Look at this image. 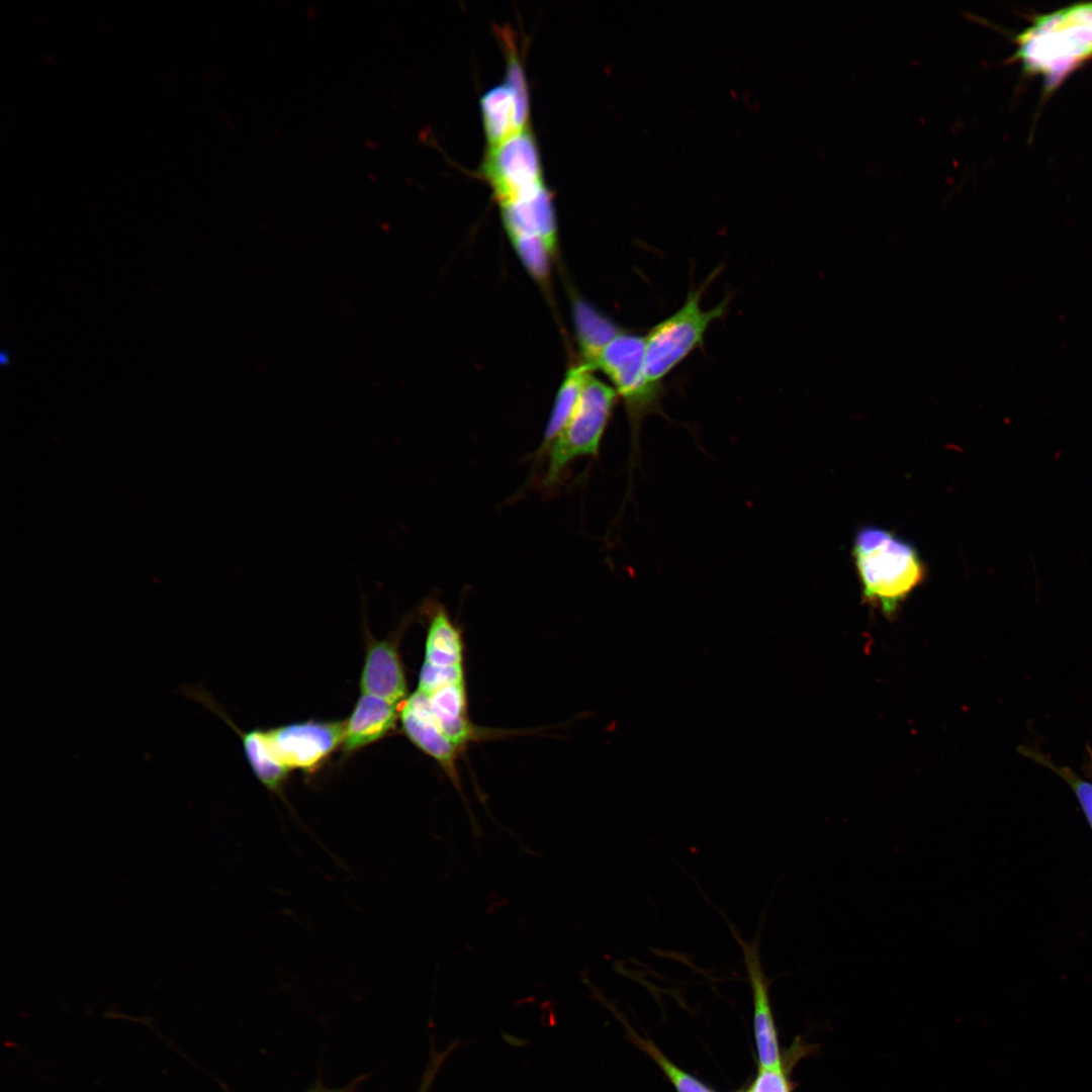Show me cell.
<instances>
[{"mask_svg":"<svg viewBox=\"0 0 1092 1092\" xmlns=\"http://www.w3.org/2000/svg\"><path fill=\"white\" fill-rule=\"evenodd\" d=\"M1083 770L1087 777L1092 780V747L1090 745L1086 746V757L1084 759Z\"/></svg>","mask_w":1092,"mask_h":1092,"instance_id":"603a6c76","label":"cell"},{"mask_svg":"<svg viewBox=\"0 0 1092 1092\" xmlns=\"http://www.w3.org/2000/svg\"><path fill=\"white\" fill-rule=\"evenodd\" d=\"M482 171L499 204L542 183L539 152L532 132L525 128L489 147Z\"/></svg>","mask_w":1092,"mask_h":1092,"instance_id":"8992f818","label":"cell"},{"mask_svg":"<svg viewBox=\"0 0 1092 1092\" xmlns=\"http://www.w3.org/2000/svg\"><path fill=\"white\" fill-rule=\"evenodd\" d=\"M399 718L410 740L452 776L455 770L456 748L440 729L429 697L419 691L415 692L405 700Z\"/></svg>","mask_w":1092,"mask_h":1092,"instance_id":"9c48e42d","label":"cell"},{"mask_svg":"<svg viewBox=\"0 0 1092 1092\" xmlns=\"http://www.w3.org/2000/svg\"><path fill=\"white\" fill-rule=\"evenodd\" d=\"M396 718V705L362 694L345 722L344 751L352 752L379 740L394 728Z\"/></svg>","mask_w":1092,"mask_h":1092,"instance_id":"8fae6325","label":"cell"},{"mask_svg":"<svg viewBox=\"0 0 1092 1092\" xmlns=\"http://www.w3.org/2000/svg\"><path fill=\"white\" fill-rule=\"evenodd\" d=\"M426 639V662L437 666L462 664V637L444 609L432 613Z\"/></svg>","mask_w":1092,"mask_h":1092,"instance_id":"2e32d148","label":"cell"},{"mask_svg":"<svg viewBox=\"0 0 1092 1092\" xmlns=\"http://www.w3.org/2000/svg\"><path fill=\"white\" fill-rule=\"evenodd\" d=\"M573 317L583 364L594 370L603 350L622 331L615 323L580 299L574 301Z\"/></svg>","mask_w":1092,"mask_h":1092,"instance_id":"4fadbf2b","label":"cell"},{"mask_svg":"<svg viewBox=\"0 0 1092 1092\" xmlns=\"http://www.w3.org/2000/svg\"><path fill=\"white\" fill-rule=\"evenodd\" d=\"M463 681V668L461 665L437 666L424 661L418 690L427 697H431L437 691L454 684Z\"/></svg>","mask_w":1092,"mask_h":1092,"instance_id":"44dd1931","label":"cell"},{"mask_svg":"<svg viewBox=\"0 0 1092 1092\" xmlns=\"http://www.w3.org/2000/svg\"><path fill=\"white\" fill-rule=\"evenodd\" d=\"M639 1046L661 1068L677 1092H713L702 1082L670 1062L651 1041L636 1037Z\"/></svg>","mask_w":1092,"mask_h":1092,"instance_id":"ffe728a7","label":"cell"},{"mask_svg":"<svg viewBox=\"0 0 1092 1092\" xmlns=\"http://www.w3.org/2000/svg\"><path fill=\"white\" fill-rule=\"evenodd\" d=\"M347 1090H348V1089H343V1090H327V1089H323V1088H320V1087H317V1088H313V1089H311V1090H309V1091H307V1092H347Z\"/></svg>","mask_w":1092,"mask_h":1092,"instance_id":"cb8c5ba5","label":"cell"},{"mask_svg":"<svg viewBox=\"0 0 1092 1092\" xmlns=\"http://www.w3.org/2000/svg\"><path fill=\"white\" fill-rule=\"evenodd\" d=\"M1019 752L1028 759L1051 769L1068 784L1092 829V782L1081 778L1070 766L1055 763L1048 755L1035 747L1020 746Z\"/></svg>","mask_w":1092,"mask_h":1092,"instance_id":"ac0fdd59","label":"cell"},{"mask_svg":"<svg viewBox=\"0 0 1092 1092\" xmlns=\"http://www.w3.org/2000/svg\"><path fill=\"white\" fill-rule=\"evenodd\" d=\"M709 282L691 290L685 303L645 337L644 368L652 384L661 385L662 378L703 344L709 326L725 313L728 299L713 308H702L701 298Z\"/></svg>","mask_w":1092,"mask_h":1092,"instance_id":"3957f363","label":"cell"},{"mask_svg":"<svg viewBox=\"0 0 1092 1092\" xmlns=\"http://www.w3.org/2000/svg\"><path fill=\"white\" fill-rule=\"evenodd\" d=\"M725 920L742 950L743 963L751 987L753 1026L760 1067L761 1069H783L769 1002V984L762 968L759 951L761 929L751 941H746L731 922L726 918Z\"/></svg>","mask_w":1092,"mask_h":1092,"instance_id":"ba28073f","label":"cell"},{"mask_svg":"<svg viewBox=\"0 0 1092 1092\" xmlns=\"http://www.w3.org/2000/svg\"><path fill=\"white\" fill-rule=\"evenodd\" d=\"M361 693L397 706L406 696V679L395 646L387 640L373 641L367 648L360 677Z\"/></svg>","mask_w":1092,"mask_h":1092,"instance_id":"30bf717a","label":"cell"},{"mask_svg":"<svg viewBox=\"0 0 1092 1092\" xmlns=\"http://www.w3.org/2000/svg\"><path fill=\"white\" fill-rule=\"evenodd\" d=\"M618 393L590 372L585 376L577 407L548 451L544 476L547 488L555 486L566 468L577 458L598 457Z\"/></svg>","mask_w":1092,"mask_h":1092,"instance_id":"277c9868","label":"cell"},{"mask_svg":"<svg viewBox=\"0 0 1092 1092\" xmlns=\"http://www.w3.org/2000/svg\"><path fill=\"white\" fill-rule=\"evenodd\" d=\"M513 49L511 44L508 47L506 84L511 88L515 96L518 128L524 130L529 116L528 92L520 60Z\"/></svg>","mask_w":1092,"mask_h":1092,"instance_id":"d6986e66","label":"cell"},{"mask_svg":"<svg viewBox=\"0 0 1092 1092\" xmlns=\"http://www.w3.org/2000/svg\"><path fill=\"white\" fill-rule=\"evenodd\" d=\"M747 1092H790L783 1069H761Z\"/></svg>","mask_w":1092,"mask_h":1092,"instance_id":"7402d4cb","label":"cell"},{"mask_svg":"<svg viewBox=\"0 0 1092 1092\" xmlns=\"http://www.w3.org/2000/svg\"><path fill=\"white\" fill-rule=\"evenodd\" d=\"M433 715L451 744L457 749L473 736L474 728L467 717L464 682L447 686L429 697Z\"/></svg>","mask_w":1092,"mask_h":1092,"instance_id":"7c38bea8","label":"cell"},{"mask_svg":"<svg viewBox=\"0 0 1092 1092\" xmlns=\"http://www.w3.org/2000/svg\"><path fill=\"white\" fill-rule=\"evenodd\" d=\"M288 769L312 770L343 743L345 722L306 721L266 731Z\"/></svg>","mask_w":1092,"mask_h":1092,"instance_id":"52a82bcc","label":"cell"},{"mask_svg":"<svg viewBox=\"0 0 1092 1092\" xmlns=\"http://www.w3.org/2000/svg\"><path fill=\"white\" fill-rule=\"evenodd\" d=\"M590 371L593 370L588 366L581 363L566 373L555 397L542 442L535 451L534 462L544 458L553 441L572 418L579 402L585 376Z\"/></svg>","mask_w":1092,"mask_h":1092,"instance_id":"5bb4252c","label":"cell"},{"mask_svg":"<svg viewBox=\"0 0 1092 1092\" xmlns=\"http://www.w3.org/2000/svg\"><path fill=\"white\" fill-rule=\"evenodd\" d=\"M245 754L259 781L278 792L287 776V766L273 750L266 731L253 730L243 735Z\"/></svg>","mask_w":1092,"mask_h":1092,"instance_id":"e0dca14e","label":"cell"},{"mask_svg":"<svg viewBox=\"0 0 1092 1092\" xmlns=\"http://www.w3.org/2000/svg\"><path fill=\"white\" fill-rule=\"evenodd\" d=\"M852 555L863 598L886 615H893L925 576L924 564L914 546L885 529H860Z\"/></svg>","mask_w":1092,"mask_h":1092,"instance_id":"7a4b0ae2","label":"cell"},{"mask_svg":"<svg viewBox=\"0 0 1092 1092\" xmlns=\"http://www.w3.org/2000/svg\"><path fill=\"white\" fill-rule=\"evenodd\" d=\"M1013 41L1017 47L1007 61L1020 63L1025 75L1041 76L1051 93L1092 60V2L1035 15Z\"/></svg>","mask_w":1092,"mask_h":1092,"instance_id":"6da1fadb","label":"cell"},{"mask_svg":"<svg viewBox=\"0 0 1092 1092\" xmlns=\"http://www.w3.org/2000/svg\"><path fill=\"white\" fill-rule=\"evenodd\" d=\"M645 338L622 332L601 353L594 369H600L623 398L631 430V462L637 454L643 420L661 413L662 385L648 381L644 368Z\"/></svg>","mask_w":1092,"mask_h":1092,"instance_id":"5b68a950","label":"cell"},{"mask_svg":"<svg viewBox=\"0 0 1092 1092\" xmlns=\"http://www.w3.org/2000/svg\"><path fill=\"white\" fill-rule=\"evenodd\" d=\"M480 104L489 147H494L522 131L517 125L515 96L506 83L487 90L482 95Z\"/></svg>","mask_w":1092,"mask_h":1092,"instance_id":"9a60e30c","label":"cell"}]
</instances>
